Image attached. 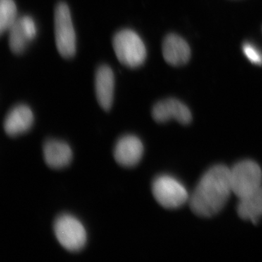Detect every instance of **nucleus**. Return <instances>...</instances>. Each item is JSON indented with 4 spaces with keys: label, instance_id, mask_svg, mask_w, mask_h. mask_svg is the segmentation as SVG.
Segmentation results:
<instances>
[{
    "label": "nucleus",
    "instance_id": "f257e3e1",
    "mask_svg": "<svg viewBox=\"0 0 262 262\" xmlns=\"http://www.w3.org/2000/svg\"><path fill=\"white\" fill-rule=\"evenodd\" d=\"M232 192L230 169L215 165L198 183L190 198L191 209L199 216L214 215L225 206Z\"/></svg>",
    "mask_w": 262,
    "mask_h": 262
},
{
    "label": "nucleus",
    "instance_id": "f03ea898",
    "mask_svg": "<svg viewBox=\"0 0 262 262\" xmlns=\"http://www.w3.org/2000/svg\"><path fill=\"white\" fill-rule=\"evenodd\" d=\"M113 45L119 61L129 68H137L145 61L146 48L139 34L131 29H122L115 34Z\"/></svg>",
    "mask_w": 262,
    "mask_h": 262
},
{
    "label": "nucleus",
    "instance_id": "7ed1b4c3",
    "mask_svg": "<svg viewBox=\"0 0 262 262\" xmlns=\"http://www.w3.org/2000/svg\"><path fill=\"white\" fill-rule=\"evenodd\" d=\"M57 241L67 251H80L87 243V232L78 219L70 214L57 217L53 225Z\"/></svg>",
    "mask_w": 262,
    "mask_h": 262
},
{
    "label": "nucleus",
    "instance_id": "20e7f679",
    "mask_svg": "<svg viewBox=\"0 0 262 262\" xmlns=\"http://www.w3.org/2000/svg\"><path fill=\"white\" fill-rule=\"evenodd\" d=\"M232 192L239 199L251 194L262 187V171L252 160L239 162L230 169Z\"/></svg>",
    "mask_w": 262,
    "mask_h": 262
},
{
    "label": "nucleus",
    "instance_id": "39448f33",
    "mask_svg": "<svg viewBox=\"0 0 262 262\" xmlns=\"http://www.w3.org/2000/svg\"><path fill=\"white\" fill-rule=\"evenodd\" d=\"M55 38L58 53L63 58H72L76 53V34L70 8L59 3L55 9Z\"/></svg>",
    "mask_w": 262,
    "mask_h": 262
},
{
    "label": "nucleus",
    "instance_id": "423d86ee",
    "mask_svg": "<svg viewBox=\"0 0 262 262\" xmlns=\"http://www.w3.org/2000/svg\"><path fill=\"white\" fill-rule=\"evenodd\" d=\"M152 194L163 208H178L189 199L186 188L177 179L168 175L157 177L152 183Z\"/></svg>",
    "mask_w": 262,
    "mask_h": 262
},
{
    "label": "nucleus",
    "instance_id": "0eeeda50",
    "mask_svg": "<svg viewBox=\"0 0 262 262\" xmlns=\"http://www.w3.org/2000/svg\"><path fill=\"white\" fill-rule=\"evenodd\" d=\"M151 115L155 121L160 123L176 120L182 125H187L192 121L189 108L176 98H167L155 103Z\"/></svg>",
    "mask_w": 262,
    "mask_h": 262
},
{
    "label": "nucleus",
    "instance_id": "6e6552de",
    "mask_svg": "<svg viewBox=\"0 0 262 262\" xmlns=\"http://www.w3.org/2000/svg\"><path fill=\"white\" fill-rule=\"evenodd\" d=\"M144 154V145L137 136H122L115 144L114 158L119 165L131 168L141 161Z\"/></svg>",
    "mask_w": 262,
    "mask_h": 262
},
{
    "label": "nucleus",
    "instance_id": "1a4fd4ad",
    "mask_svg": "<svg viewBox=\"0 0 262 262\" xmlns=\"http://www.w3.org/2000/svg\"><path fill=\"white\" fill-rule=\"evenodd\" d=\"M34 120V114L29 106L16 105L11 108L5 117L4 130L8 136L15 137L28 132Z\"/></svg>",
    "mask_w": 262,
    "mask_h": 262
},
{
    "label": "nucleus",
    "instance_id": "9d476101",
    "mask_svg": "<svg viewBox=\"0 0 262 262\" xmlns=\"http://www.w3.org/2000/svg\"><path fill=\"white\" fill-rule=\"evenodd\" d=\"M163 56L168 64L182 67L190 59V48L187 41L178 34H169L163 40Z\"/></svg>",
    "mask_w": 262,
    "mask_h": 262
},
{
    "label": "nucleus",
    "instance_id": "9b49d317",
    "mask_svg": "<svg viewBox=\"0 0 262 262\" xmlns=\"http://www.w3.org/2000/svg\"><path fill=\"white\" fill-rule=\"evenodd\" d=\"M95 87L98 103L108 111L113 106L115 90V75L110 67L102 65L96 71Z\"/></svg>",
    "mask_w": 262,
    "mask_h": 262
},
{
    "label": "nucleus",
    "instance_id": "f8f14e48",
    "mask_svg": "<svg viewBox=\"0 0 262 262\" xmlns=\"http://www.w3.org/2000/svg\"><path fill=\"white\" fill-rule=\"evenodd\" d=\"M43 156L50 168L62 169L70 165L73 158V153L67 143L51 139L43 145Z\"/></svg>",
    "mask_w": 262,
    "mask_h": 262
},
{
    "label": "nucleus",
    "instance_id": "ddd939ff",
    "mask_svg": "<svg viewBox=\"0 0 262 262\" xmlns=\"http://www.w3.org/2000/svg\"><path fill=\"white\" fill-rule=\"evenodd\" d=\"M239 201L237 208L239 216L256 223L262 216V187Z\"/></svg>",
    "mask_w": 262,
    "mask_h": 262
},
{
    "label": "nucleus",
    "instance_id": "4468645a",
    "mask_svg": "<svg viewBox=\"0 0 262 262\" xmlns=\"http://www.w3.org/2000/svg\"><path fill=\"white\" fill-rule=\"evenodd\" d=\"M8 32L10 50L15 54H21L25 51L29 42L32 40L24 30L19 18Z\"/></svg>",
    "mask_w": 262,
    "mask_h": 262
},
{
    "label": "nucleus",
    "instance_id": "2eb2a0df",
    "mask_svg": "<svg viewBox=\"0 0 262 262\" xmlns=\"http://www.w3.org/2000/svg\"><path fill=\"white\" fill-rule=\"evenodd\" d=\"M17 7L14 0H0V32L9 31L17 21Z\"/></svg>",
    "mask_w": 262,
    "mask_h": 262
},
{
    "label": "nucleus",
    "instance_id": "dca6fc26",
    "mask_svg": "<svg viewBox=\"0 0 262 262\" xmlns=\"http://www.w3.org/2000/svg\"><path fill=\"white\" fill-rule=\"evenodd\" d=\"M243 51L246 58L251 63L256 65H262V53L252 43L246 42L243 46Z\"/></svg>",
    "mask_w": 262,
    "mask_h": 262
},
{
    "label": "nucleus",
    "instance_id": "f3484780",
    "mask_svg": "<svg viewBox=\"0 0 262 262\" xmlns=\"http://www.w3.org/2000/svg\"><path fill=\"white\" fill-rule=\"evenodd\" d=\"M19 20H20L24 30L28 34L31 40L32 41L37 35V26H36L34 19L29 15H24L21 18H19Z\"/></svg>",
    "mask_w": 262,
    "mask_h": 262
}]
</instances>
